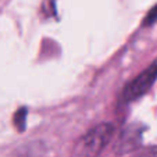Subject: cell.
Here are the masks:
<instances>
[{
	"label": "cell",
	"mask_w": 157,
	"mask_h": 157,
	"mask_svg": "<svg viewBox=\"0 0 157 157\" xmlns=\"http://www.w3.org/2000/svg\"><path fill=\"white\" fill-rule=\"evenodd\" d=\"M114 136V125L101 122L78 139L74 146V157H99Z\"/></svg>",
	"instance_id": "cell-1"
},
{
	"label": "cell",
	"mask_w": 157,
	"mask_h": 157,
	"mask_svg": "<svg viewBox=\"0 0 157 157\" xmlns=\"http://www.w3.org/2000/svg\"><path fill=\"white\" fill-rule=\"evenodd\" d=\"M156 81H157V59L124 86L121 96H120L121 103L128 104L138 100L139 98H142L143 95H146L150 90L151 86L156 83Z\"/></svg>",
	"instance_id": "cell-2"
},
{
	"label": "cell",
	"mask_w": 157,
	"mask_h": 157,
	"mask_svg": "<svg viewBox=\"0 0 157 157\" xmlns=\"http://www.w3.org/2000/svg\"><path fill=\"white\" fill-rule=\"evenodd\" d=\"M139 142H140V131H138L136 127H129L120 136L118 143H117V149H118L120 153H129L135 147H138Z\"/></svg>",
	"instance_id": "cell-3"
},
{
	"label": "cell",
	"mask_w": 157,
	"mask_h": 157,
	"mask_svg": "<svg viewBox=\"0 0 157 157\" xmlns=\"http://www.w3.org/2000/svg\"><path fill=\"white\" fill-rule=\"evenodd\" d=\"M133 157H157V146H150L139 150Z\"/></svg>",
	"instance_id": "cell-4"
},
{
	"label": "cell",
	"mask_w": 157,
	"mask_h": 157,
	"mask_svg": "<svg viewBox=\"0 0 157 157\" xmlns=\"http://www.w3.org/2000/svg\"><path fill=\"white\" fill-rule=\"evenodd\" d=\"M157 21V6H154L153 9L149 11L147 17L145 18V25H150V24H154Z\"/></svg>",
	"instance_id": "cell-5"
}]
</instances>
